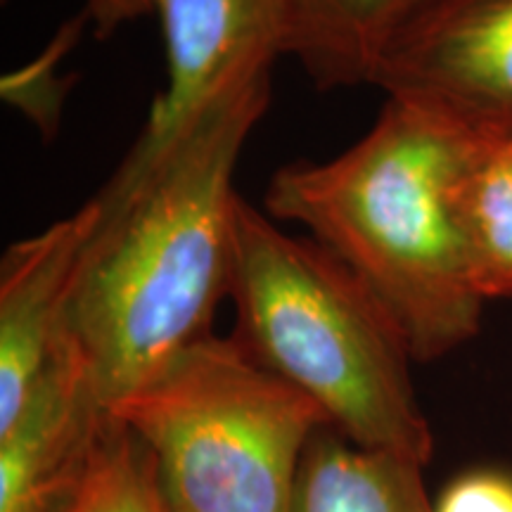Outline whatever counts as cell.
<instances>
[{"label": "cell", "instance_id": "8", "mask_svg": "<svg viewBox=\"0 0 512 512\" xmlns=\"http://www.w3.org/2000/svg\"><path fill=\"white\" fill-rule=\"evenodd\" d=\"M105 219L100 197L31 238L0 261V427L22 408L67 330L74 294Z\"/></svg>", "mask_w": 512, "mask_h": 512}, {"label": "cell", "instance_id": "5", "mask_svg": "<svg viewBox=\"0 0 512 512\" xmlns=\"http://www.w3.org/2000/svg\"><path fill=\"white\" fill-rule=\"evenodd\" d=\"M155 12L166 86L100 190L114 200L136 190L216 102L285 57L283 0H155Z\"/></svg>", "mask_w": 512, "mask_h": 512}, {"label": "cell", "instance_id": "6", "mask_svg": "<svg viewBox=\"0 0 512 512\" xmlns=\"http://www.w3.org/2000/svg\"><path fill=\"white\" fill-rule=\"evenodd\" d=\"M375 88L465 133L512 131V0H420Z\"/></svg>", "mask_w": 512, "mask_h": 512}, {"label": "cell", "instance_id": "12", "mask_svg": "<svg viewBox=\"0 0 512 512\" xmlns=\"http://www.w3.org/2000/svg\"><path fill=\"white\" fill-rule=\"evenodd\" d=\"M67 512H169L150 451L112 413L91 472Z\"/></svg>", "mask_w": 512, "mask_h": 512}, {"label": "cell", "instance_id": "7", "mask_svg": "<svg viewBox=\"0 0 512 512\" xmlns=\"http://www.w3.org/2000/svg\"><path fill=\"white\" fill-rule=\"evenodd\" d=\"M107 420L91 370L64 330L22 408L0 427V512H67Z\"/></svg>", "mask_w": 512, "mask_h": 512}, {"label": "cell", "instance_id": "11", "mask_svg": "<svg viewBox=\"0 0 512 512\" xmlns=\"http://www.w3.org/2000/svg\"><path fill=\"white\" fill-rule=\"evenodd\" d=\"M453 204L479 294L512 299V131L465 133Z\"/></svg>", "mask_w": 512, "mask_h": 512}, {"label": "cell", "instance_id": "15", "mask_svg": "<svg viewBox=\"0 0 512 512\" xmlns=\"http://www.w3.org/2000/svg\"><path fill=\"white\" fill-rule=\"evenodd\" d=\"M95 38L105 41L124 27L155 12V0H86L83 5Z\"/></svg>", "mask_w": 512, "mask_h": 512}, {"label": "cell", "instance_id": "2", "mask_svg": "<svg viewBox=\"0 0 512 512\" xmlns=\"http://www.w3.org/2000/svg\"><path fill=\"white\" fill-rule=\"evenodd\" d=\"M463 145L460 128L387 98L361 140L280 166L264 195L271 219L309 230L368 287L415 363L453 354L482 323L453 204Z\"/></svg>", "mask_w": 512, "mask_h": 512}, {"label": "cell", "instance_id": "13", "mask_svg": "<svg viewBox=\"0 0 512 512\" xmlns=\"http://www.w3.org/2000/svg\"><path fill=\"white\" fill-rule=\"evenodd\" d=\"M91 29V19L86 10L69 19L64 27L57 31L46 53L36 57L34 62L19 69L15 74H8L3 79V98L12 102L17 110H22L27 117L34 119V124L41 128L46 138L53 136L60 119V102L64 98V81L55 76L57 62L76 46L81 34Z\"/></svg>", "mask_w": 512, "mask_h": 512}, {"label": "cell", "instance_id": "3", "mask_svg": "<svg viewBox=\"0 0 512 512\" xmlns=\"http://www.w3.org/2000/svg\"><path fill=\"white\" fill-rule=\"evenodd\" d=\"M230 337L304 394L354 444L427 465L432 427L413 356L368 287L313 238H294L245 197L235 226Z\"/></svg>", "mask_w": 512, "mask_h": 512}, {"label": "cell", "instance_id": "10", "mask_svg": "<svg viewBox=\"0 0 512 512\" xmlns=\"http://www.w3.org/2000/svg\"><path fill=\"white\" fill-rule=\"evenodd\" d=\"M425 465L320 427L306 448L292 512H432Z\"/></svg>", "mask_w": 512, "mask_h": 512}, {"label": "cell", "instance_id": "14", "mask_svg": "<svg viewBox=\"0 0 512 512\" xmlns=\"http://www.w3.org/2000/svg\"><path fill=\"white\" fill-rule=\"evenodd\" d=\"M432 512H512V475L503 470H470L453 479Z\"/></svg>", "mask_w": 512, "mask_h": 512}, {"label": "cell", "instance_id": "4", "mask_svg": "<svg viewBox=\"0 0 512 512\" xmlns=\"http://www.w3.org/2000/svg\"><path fill=\"white\" fill-rule=\"evenodd\" d=\"M152 460L169 512H292L323 413L233 337L192 344L110 408Z\"/></svg>", "mask_w": 512, "mask_h": 512}, {"label": "cell", "instance_id": "9", "mask_svg": "<svg viewBox=\"0 0 512 512\" xmlns=\"http://www.w3.org/2000/svg\"><path fill=\"white\" fill-rule=\"evenodd\" d=\"M285 57L318 91L375 86L389 43L420 0H283Z\"/></svg>", "mask_w": 512, "mask_h": 512}, {"label": "cell", "instance_id": "1", "mask_svg": "<svg viewBox=\"0 0 512 512\" xmlns=\"http://www.w3.org/2000/svg\"><path fill=\"white\" fill-rule=\"evenodd\" d=\"M271 72L216 102L124 197L98 192L105 219L67 316V335L105 408L214 335L230 299L242 197L235 171L271 105Z\"/></svg>", "mask_w": 512, "mask_h": 512}]
</instances>
